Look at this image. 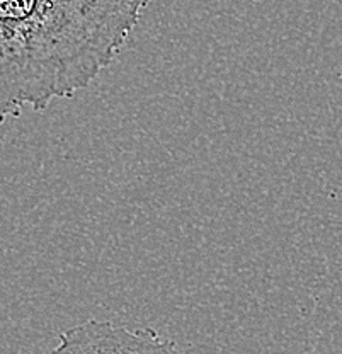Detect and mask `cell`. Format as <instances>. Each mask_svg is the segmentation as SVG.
<instances>
[{"label":"cell","mask_w":342,"mask_h":354,"mask_svg":"<svg viewBox=\"0 0 342 354\" xmlns=\"http://www.w3.org/2000/svg\"><path fill=\"white\" fill-rule=\"evenodd\" d=\"M150 0H0V124L89 87Z\"/></svg>","instance_id":"1"},{"label":"cell","mask_w":342,"mask_h":354,"mask_svg":"<svg viewBox=\"0 0 342 354\" xmlns=\"http://www.w3.org/2000/svg\"><path fill=\"white\" fill-rule=\"evenodd\" d=\"M50 354H187L149 327L130 329L106 320H87L61 332Z\"/></svg>","instance_id":"2"}]
</instances>
